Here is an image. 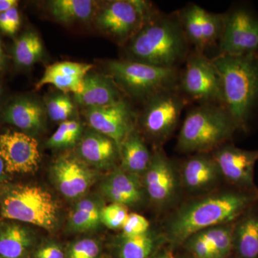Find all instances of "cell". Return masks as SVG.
<instances>
[{
    "mask_svg": "<svg viewBox=\"0 0 258 258\" xmlns=\"http://www.w3.org/2000/svg\"><path fill=\"white\" fill-rule=\"evenodd\" d=\"M258 201V192L235 189L204 195L185 203L166 220L162 232L175 249L190 236L214 226L235 222Z\"/></svg>",
    "mask_w": 258,
    "mask_h": 258,
    "instance_id": "cell-1",
    "label": "cell"
},
{
    "mask_svg": "<svg viewBox=\"0 0 258 258\" xmlns=\"http://www.w3.org/2000/svg\"><path fill=\"white\" fill-rule=\"evenodd\" d=\"M212 61L221 81L222 106L237 129L247 132L258 109V52L244 55L220 54Z\"/></svg>",
    "mask_w": 258,
    "mask_h": 258,
    "instance_id": "cell-2",
    "label": "cell"
},
{
    "mask_svg": "<svg viewBox=\"0 0 258 258\" xmlns=\"http://www.w3.org/2000/svg\"><path fill=\"white\" fill-rule=\"evenodd\" d=\"M188 42L179 17L154 16L136 34L129 50L139 62L176 69L187 53Z\"/></svg>",
    "mask_w": 258,
    "mask_h": 258,
    "instance_id": "cell-3",
    "label": "cell"
},
{
    "mask_svg": "<svg viewBox=\"0 0 258 258\" xmlns=\"http://www.w3.org/2000/svg\"><path fill=\"white\" fill-rule=\"evenodd\" d=\"M237 130L222 105L201 104L185 117L176 147L182 153L208 154L227 144Z\"/></svg>",
    "mask_w": 258,
    "mask_h": 258,
    "instance_id": "cell-4",
    "label": "cell"
},
{
    "mask_svg": "<svg viewBox=\"0 0 258 258\" xmlns=\"http://www.w3.org/2000/svg\"><path fill=\"white\" fill-rule=\"evenodd\" d=\"M0 195V214L5 220L52 231L59 222V206L49 191L31 184L5 186Z\"/></svg>",
    "mask_w": 258,
    "mask_h": 258,
    "instance_id": "cell-5",
    "label": "cell"
},
{
    "mask_svg": "<svg viewBox=\"0 0 258 258\" xmlns=\"http://www.w3.org/2000/svg\"><path fill=\"white\" fill-rule=\"evenodd\" d=\"M108 67L113 81L131 96L137 98L149 99L179 84L176 69L157 67L134 60L111 61Z\"/></svg>",
    "mask_w": 258,
    "mask_h": 258,
    "instance_id": "cell-6",
    "label": "cell"
},
{
    "mask_svg": "<svg viewBox=\"0 0 258 258\" xmlns=\"http://www.w3.org/2000/svg\"><path fill=\"white\" fill-rule=\"evenodd\" d=\"M179 84L185 94L201 104L222 105L220 74L213 61L201 52L188 57Z\"/></svg>",
    "mask_w": 258,
    "mask_h": 258,
    "instance_id": "cell-7",
    "label": "cell"
},
{
    "mask_svg": "<svg viewBox=\"0 0 258 258\" xmlns=\"http://www.w3.org/2000/svg\"><path fill=\"white\" fill-rule=\"evenodd\" d=\"M177 89L176 86L151 97L144 110L142 126L148 135L160 144L175 130L186 105L184 97Z\"/></svg>",
    "mask_w": 258,
    "mask_h": 258,
    "instance_id": "cell-8",
    "label": "cell"
},
{
    "mask_svg": "<svg viewBox=\"0 0 258 258\" xmlns=\"http://www.w3.org/2000/svg\"><path fill=\"white\" fill-rule=\"evenodd\" d=\"M220 50L227 55L258 52V15L253 10L240 6L225 14Z\"/></svg>",
    "mask_w": 258,
    "mask_h": 258,
    "instance_id": "cell-9",
    "label": "cell"
},
{
    "mask_svg": "<svg viewBox=\"0 0 258 258\" xmlns=\"http://www.w3.org/2000/svg\"><path fill=\"white\" fill-rule=\"evenodd\" d=\"M154 16L150 7L144 2L117 0L102 10L98 25L103 31L123 41L135 36Z\"/></svg>",
    "mask_w": 258,
    "mask_h": 258,
    "instance_id": "cell-10",
    "label": "cell"
},
{
    "mask_svg": "<svg viewBox=\"0 0 258 258\" xmlns=\"http://www.w3.org/2000/svg\"><path fill=\"white\" fill-rule=\"evenodd\" d=\"M142 179L147 198L156 208H169L179 198L181 186L179 173L161 148L152 154Z\"/></svg>",
    "mask_w": 258,
    "mask_h": 258,
    "instance_id": "cell-11",
    "label": "cell"
},
{
    "mask_svg": "<svg viewBox=\"0 0 258 258\" xmlns=\"http://www.w3.org/2000/svg\"><path fill=\"white\" fill-rule=\"evenodd\" d=\"M222 178L235 189L258 192L254 181V166L258 161V149L244 150L226 144L212 152Z\"/></svg>",
    "mask_w": 258,
    "mask_h": 258,
    "instance_id": "cell-12",
    "label": "cell"
},
{
    "mask_svg": "<svg viewBox=\"0 0 258 258\" xmlns=\"http://www.w3.org/2000/svg\"><path fill=\"white\" fill-rule=\"evenodd\" d=\"M98 173L84 161L71 156L59 158L50 169V177L59 192L68 200L84 197L96 182Z\"/></svg>",
    "mask_w": 258,
    "mask_h": 258,
    "instance_id": "cell-13",
    "label": "cell"
},
{
    "mask_svg": "<svg viewBox=\"0 0 258 258\" xmlns=\"http://www.w3.org/2000/svg\"><path fill=\"white\" fill-rule=\"evenodd\" d=\"M0 157L8 174H28L40 161L38 142L30 134L8 132L0 134Z\"/></svg>",
    "mask_w": 258,
    "mask_h": 258,
    "instance_id": "cell-14",
    "label": "cell"
},
{
    "mask_svg": "<svg viewBox=\"0 0 258 258\" xmlns=\"http://www.w3.org/2000/svg\"><path fill=\"white\" fill-rule=\"evenodd\" d=\"M86 118L95 132L111 139L118 147L135 130L133 112L124 100L108 106L88 108Z\"/></svg>",
    "mask_w": 258,
    "mask_h": 258,
    "instance_id": "cell-15",
    "label": "cell"
},
{
    "mask_svg": "<svg viewBox=\"0 0 258 258\" xmlns=\"http://www.w3.org/2000/svg\"><path fill=\"white\" fill-rule=\"evenodd\" d=\"M103 198L111 203L135 208L147 198L142 176L127 172L120 167L115 168L100 184Z\"/></svg>",
    "mask_w": 258,
    "mask_h": 258,
    "instance_id": "cell-16",
    "label": "cell"
},
{
    "mask_svg": "<svg viewBox=\"0 0 258 258\" xmlns=\"http://www.w3.org/2000/svg\"><path fill=\"white\" fill-rule=\"evenodd\" d=\"M179 176L181 186L194 193L213 191L223 179L216 161L208 154H196L185 161Z\"/></svg>",
    "mask_w": 258,
    "mask_h": 258,
    "instance_id": "cell-17",
    "label": "cell"
},
{
    "mask_svg": "<svg viewBox=\"0 0 258 258\" xmlns=\"http://www.w3.org/2000/svg\"><path fill=\"white\" fill-rule=\"evenodd\" d=\"M78 152L81 160L98 170L114 169L120 159L119 147L114 141L95 131L81 139Z\"/></svg>",
    "mask_w": 258,
    "mask_h": 258,
    "instance_id": "cell-18",
    "label": "cell"
},
{
    "mask_svg": "<svg viewBox=\"0 0 258 258\" xmlns=\"http://www.w3.org/2000/svg\"><path fill=\"white\" fill-rule=\"evenodd\" d=\"M92 68L91 64L71 61L55 62L46 68L37 83L36 89H40L45 85H52L64 94H79L83 90V80Z\"/></svg>",
    "mask_w": 258,
    "mask_h": 258,
    "instance_id": "cell-19",
    "label": "cell"
},
{
    "mask_svg": "<svg viewBox=\"0 0 258 258\" xmlns=\"http://www.w3.org/2000/svg\"><path fill=\"white\" fill-rule=\"evenodd\" d=\"M31 229L21 222H0V258H31L36 247Z\"/></svg>",
    "mask_w": 258,
    "mask_h": 258,
    "instance_id": "cell-20",
    "label": "cell"
},
{
    "mask_svg": "<svg viewBox=\"0 0 258 258\" xmlns=\"http://www.w3.org/2000/svg\"><path fill=\"white\" fill-rule=\"evenodd\" d=\"M74 96L77 103L88 108L108 106L123 100L111 78L93 74L85 77L82 91Z\"/></svg>",
    "mask_w": 258,
    "mask_h": 258,
    "instance_id": "cell-21",
    "label": "cell"
},
{
    "mask_svg": "<svg viewBox=\"0 0 258 258\" xmlns=\"http://www.w3.org/2000/svg\"><path fill=\"white\" fill-rule=\"evenodd\" d=\"M233 254L237 258H258V201L234 224Z\"/></svg>",
    "mask_w": 258,
    "mask_h": 258,
    "instance_id": "cell-22",
    "label": "cell"
},
{
    "mask_svg": "<svg viewBox=\"0 0 258 258\" xmlns=\"http://www.w3.org/2000/svg\"><path fill=\"white\" fill-rule=\"evenodd\" d=\"M3 118L26 134H35L43 126L45 111L39 102L23 98L12 102L3 112Z\"/></svg>",
    "mask_w": 258,
    "mask_h": 258,
    "instance_id": "cell-23",
    "label": "cell"
},
{
    "mask_svg": "<svg viewBox=\"0 0 258 258\" xmlns=\"http://www.w3.org/2000/svg\"><path fill=\"white\" fill-rule=\"evenodd\" d=\"M104 201L97 195L84 196L78 200L70 213L68 228L71 232H87L101 225V215Z\"/></svg>",
    "mask_w": 258,
    "mask_h": 258,
    "instance_id": "cell-24",
    "label": "cell"
},
{
    "mask_svg": "<svg viewBox=\"0 0 258 258\" xmlns=\"http://www.w3.org/2000/svg\"><path fill=\"white\" fill-rule=\"evenodd\" d=\"M166 241L162 233L149 230L145 234L132 237L120 236L116 245L117 258H152Z\"/></svg>",
    "mask_w": 258,
    "mask_h": 258,
    "instance_id": "cell-25",
    "label": "cell"
},
{
    "mask_svg": "<svg viewBox=\"0 0 258 258\" xmlns=\"http://www.w3.org/2000/svg\"><path fill=\"white\" fill-rule=\"evenodd\" d=\"M119 152L120 167L131 174L143 176L150 164L152 154L138 132L134 130L129 134L120 144Z\"/></svg>",
    "mask_w": 258,
    "mask_h": 258,
    "instance_id": "cell-26",
    "label": "cell"
},
{
    "mask_svg": "<svg viewBox=\"0 0 258 258\" xmlns=\"http://www.w3.org/2000/svg\"><path fill=\"white\" fill-rule=\"evenodd\" d=\"M52 16L62 23L87 21L93 13L91 0H54L50 3Z\"/></svg>",
    "mask_w": 258,
    "mask_h": 258,
    "instance_id": "cell-27",
    "label": "cell"
},
{
    "mask_svg": "<svg viewBox=\"0 0 258 258\" xmlns=\"http://www.w3.org/2000/svg\"><path fill=\"white\" fill-rule=\"evenodd\" d=\"M43 45L34 32H27L15 41L13 47L15 62L22 67H30L42 58Z\"/></svg>",
    "mask_w": 258,
    "mask_h": 258,
    "instance_id": "cell-28",
    "label": "cell"
},
{
    "mask_svg": "<svg viewBox=\"0 0 258 258\" xmlns=\"http://www.w3.org/2000/svg\"><path fill=\"white\" fill-rule=\"evenodd\" d=\"M205 10L197 5L188 7L179 15V20L188 41L199 52L206 49L203 35V15Z\"/></svg>",
    "mask_w": 258,
    "mask_h": 258,
    "instance_id": "cell-29",
    "label": "cell"
},
{
    "mask_svg": "<svg viewBox=\"0 0 258 258\" xmlns=\"http://www.w3.org/2000/svg\"><path fill=\"white\" fill-rule=\"evenodd\" d=\"M234 224L214 226L202 230L219 258H227L233 254Z\"/></svg>",
    "mask_w": 258,
    "mask_h": 258,
    "instance_id": "cell-30",
    "label": "cell"
},
{
    "mask_svg": "<svg viewBox=\"0 0 258 258\" xmlns=\"http://www.w3.org/2000/svg\"><path fill=\"white\" fill-rule=\"evenodd\" d=\"M83 127L77 120H67L62 122L55 133L49 138L47 146L52 149H62L72 147L81 139Z\"/></svg>",
    "mask_w": 258,
    "mask_h": 258,
    "instance_id": "cell-31",
    "label": "cell"
},
{
    "mask_svg": "<svg viewBox=\"0 0 258 258\" xmlns=\"http://www.w3.org/2000/svg\"><path fill=\"white\" fill-rule=\"evenodd\" d=\"M103 244L93 237H83L71 242L66 249V258H101Z\"/></svg>",
    "mask_w": 258,
    "mask_h": 258,
    "instance_id": "cell-32",
    "label": "cell"
},
{
    "mask_svg": "<svg viewBox=\"0 0 258 258\" xmlns=\"http://www.w3.org/2000/svg\"><path fill=\"white\" fill-rule=\"evenodd\" d=\"M181 246L193 258H219L216 251L207 240L203 231L190 236Z\"/></svg>",
    "mask_w": 258,
    "mask_h": 258,
    "instance_id": "cell-33",
    "label": "cell"
},
{
    "mask_svg": "<svg viewBox=\"0 0 258 258\" xmlns=\"http://www.w3.org/2000/svg\"><path fill=\"white\" fill-rule=\"evenodd\" d=\"M225 22V15L215 14L205 10L203 15V35L205 47L220 42Z\"/></svg>",
    "mask_w": 258,
    "mask_h": 258,
    "instance_id": "cell-34",
    "label": "cell"
},
{
    "mask_svg": "<svg viewBox=\"0 0 258 258\" xmlns=\"http://www.w3.org/2000/svg\"><path fill=\"white\" fill-rule=\"evenodd\" d=\"M47 113L54 121H66L73 114L74 104L64 93L51 97L46 103Z\"/></svg>",
    "mask_w": 258,
    "mask_h": 258,
    "instance_id": "cell-35",
    "label": "cell"
},
{
    "mask_svg": "<svg viewBox=\"0 0 258 258\" xmlns=\"http://www.w3.org/2000/svg\"><path fill=\"white\" fill-rule=\"evenodd\" d=\"M128 215V208L124 205L115 203L105 205L101 212V224L111 230H121Z\"/></svg>",
    "mask_w": 258,
    "mask_h": 258,
    "instance_id": "cell-36",
    "label": "cell"
},
{
    "mask_svg": "<svg viewBox=\"0 0 258 258\" xmlns=\"http://www.w3.org/2000/svg\"><path fill=\"white\" fill-rule=\"evenodd\" d=\"M150 222L138 213L128 214L122 227V237H132L142 235L150 230Z\"/></svg>",
    "mask_w": 258,
    "mask_h": 258,
    "instance_id": "cell-37",
    "label": "cell"
},
{
    "mask_svg": "<svg viewBox=\"0 0 258 258\" xmlns=\"http://www.w3.org/2000/svg\"><path fill=\"white\" fill-rule=\"evenodd\" d=\"M20 13L17 8L0 13V30L8 35H13L20 28Z\"/></svg>",
    "mask_w": 258,
    "mask_h": 258,
    "instance_id": "cell-38",
    "label": "cell"
},
{
    "mask_svg": "<svg viewBox=\"0 0 258 258\" xmlns=\"http://www.w3.org/2000/svg\"><path fill=\"white\" fill-rule=\"evenodd\" d=\"M31 258H66V249L55 242L37 245Z\"/></svg>",
    "mask_w": 258,
    "mask_h": 258,
    "instance_id": "cell-39",
    "label": "cell"
},
{
    "mask_svg": "<svg viewBox=\"0 0 258 258\" xmlns=\"http://www.w3.org/2000/svg\"><path fill=\"white\" fill-rule=\"evenodd\" d=\"M174 249L169 244L167 246L165 244L157 251L152 258H177L174 254Z\"/></svg>",
    "mask_w": 258,
    "mask_h": 258,
    "instance_id": "cell-40",
    "label": "cell"
},
{
    "mask_svg": "<svg viewBox=\"0 0 258 258\" xmlns=\"http://www.w3.org/2000/svg\"><path fill=\"white\" fill-rule=\"evenodd\" d=\"M17 0H0V13H5L12 8H17Z\"/></svg>",
    "mask_w": 258,
    "mask_h": 258,
    "instance_id": "cell-41",
    "label": "cell"
},
{
    "mask_svg": "<svg viewBox=\"0 0 258 258\" xmlns=\"http://www.w3.org/2000/svg\"><path fill=\"white\" fill-rule=\"evenodd\" d=\"M10 174L5 168V163L3 159L0 157V186L5 185L9 181Z\"/></svg>",
    "mask_w": 258,
    "mask_h": 258,
    "instance_id": "cell-42",
    "label": "cell"
},
{
    "mask_svg": "<svg viewBox=\"0 0 258 258\" xmlns=\"http://www.w3.org/2000/svg\"><path fill=\"white\" fill-rule=\"evenodd\" d=\"M5 64V54L3 50V44L0 40V71L4 69Z\"/></svg>",
    "mask_w": 258,
    "mask_h": 258,
    "instance_id": "cell-43",
    "label": "cell"
},
{
    "mask_svg": "<svg viewBox=\"0 0 258 258\" xmlns=\"http://www.w3.org/2000/svg\"><path fill=\"white\" fill-rule=\"evenodd\" d=\"M179 258H193V257H191V256H190L189 254H188L187 255H183V256H181V257H180Z\"/></svg>",
    "mask_w": 258,
    "mask_h": 258,
    "instance_id": "cell-44",
    "label": "cell"
},
{
    "mask_svg": "<svg viewBox=\"0 0 258 258\" xmlns=\"http://www.w3.org/2000/svg\"><path fill=\"white\" fill-rule=\"evenodd\" d=\"M227 258H237V257H236L233 254H232V255L230 256V257H227Z\"/></svg>",
    "mask_w": 258,
    "mask_h": 258,
    "instance_id": "cell-45",
    "label": "cell"
},
{
    "mask_svg": "<svg viewBox=\"0 0 258 258\" xmlns=\"http://www.w3.org/2000/svg\"><path fill=\"white\" fill-rule=\"evenodd\" d=\"M1 93H2V90H1V88H0V96H1Z\"/></svg>",
    "mask_w": 258,
    "mask_h": 258,
    "instance_id": "cell-46",
    "label": "cell"
}]
</instances>
